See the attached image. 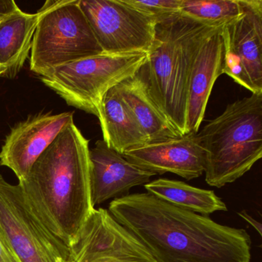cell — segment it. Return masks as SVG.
<instances>
[{"mask_svg":"<svg viewBox=\"0 0 262 262\" xmlns=\"http://www.w3.org/2000/svg\"><path fill=\"white\" fill-rule=\"evenodd\" d=\"M0 235L18 262H71L70 248L39 220L20 185L9 183L1 174Z\"/></svg>","mask_w":262,"mask_h":262,"instance_id":"obj_7","label":"cell"},{"mask_svg":"<svg viewBox=\"0 0 262 262\" xmlns=\"http://www.w3.org/2000/svg\"><path fill=\"white\" fill-rule=\"evenodd\" d=\"M79 7L105 54L148 53L157 20L125 0H79Z\"/></svg>","mask_w":262,"mask_h":262,"instance_id":"obj_8","label":"cell"},{"mask_svg":"<svg viewBox=\"0 0 262 262\" xmlns=\"http://www.w3.org/2000/svg\"><path fill=\"white\" fill-rule=\"evenodd\" d=\"M103 140L119 154L148 144L145 135L132 116L116 86L107 92L99 117Z\"/></svg>","mask_w":262,"mask_h":262,"instance_id":"obj_17","label":"cell"},{"mask_svg":"<svg viewBox=\"0 0 262 262\" xmlns=\"http://www.w3.org/2000/svg\"><path fill=\"white\" fill-rule=\"evenodd\" d=\"M116 87L148 144L182 137L151 99L146 87L136 74L122 81Z\"/></svg>","mask_w":262,"mask_h":262,"instance_id":"obj_15","label":"cell"},{"mask_svg":"<svg viewBox=\"0 0 262 262\" xmlns=\"http://www.w3.org/2000/svg\"><path fill=\"white\" fill-rule=\"evenodd\" d=\"M222 27L203 41L193 62L188 84L187 134L199 133L214 82L222 75L224 43L221 36Z\"/></svg>","mask_w":262,"mask_h":262,"instance_id":"obj_14","label":"cell"},{"mask_svg":"<svg viewBox=\"0 0 262 262\" xmlns=\"http://www.w3.org/2000/svg\"><path fill=\"white\" fill-rule=\"evenodd\" d=\"M71 262H156L108 210L94 208L70 247Z\"/></svg>","mask_w":262,"mask_h":262,"instance_id":"obj_10","label":"cell"},{"mask_svg":"<svg viewBox=\"0 0 262 262\" xmlns=\"http://www.w3.org/2000/svg\"><path fill=\"white\" fill-rule=\"evenodd\" d=\"M126 4L160 21L180 13L182 0H125Z\"/></svg>","mask_w":262,"mask_h":262,"instance_id":"obj_20","label":"cell"},{"mask_svg":"<svg viewBox=\"0 0 262 262\" xmlns=\"http://www.w3.org/2000/svg\"><path fill=\"white\" fill-rule=\"evenodd\" d=\"M196 137L205 152V182L216 188L235 182L262 157V93L229 104Z\"/></svg>","mask_w":262,"mask_h":262,"instance_id":"obj_4","label":"cell"},{"mask_svg":"<svg viewBox=\"0 0 262 262\" xmlns=\"http://www.w3.org/2000/svg\"><path fill=\"white\" fill-rule=\"evenodd\" d=\"M146 58V53H102L55 68L42 76L41 80L68 105L99 119L107 92L135 76Z\"/></svg>","mask_w":262,"mask_h":262,"instance_id":"obj_6","label":"cell"},{"mask_svg":"<svg viewBox=\"0 0 262 262\" xmlns=\"http://www.w3.org/2000/svg\"><path fill=\"white\" fill-rule=\"evenodd\" d=\"M239 0H182L180 14L212 27L223 26L241 14Z\"/></svg>","mask_w":262,"mask_h":262,"instance_id":"obj_19","label":"cell"},{"mask_svg":"<svg viewBox=\"0 0 262 262\" xmlns=\"http://www.w3.org/2000/svg\"><path fill=\"white\" fill-rule=\"evenodd\" d=\"M0 262H18L0 235Z\"/></svg>","mask_w":262,"mask_h":262,"instance_id":"obj_21","label":"cell"},{"mask_svg":"<svg viewBox=\"0 0 262 262\" xmlns=\"http://www.w3.org/2000/svg\"><path fill=\"white\" fill-rule=\"evenodd\" d=\"M241 14L221 28L222 74L251 93H262V0H239Z\"/></svg>","mask_w":262,"mask_h":262,"instance_id":"obj_9","label":"cell"},{"mask_svg":"<svg viewBox=\"0 0 262 262\" xmlns=\"http://www.w3.org/2000/svg\"><path fill=\"white\" fill-rule=\"evenodd\" d=\"M108 211L156 262H250L251 239L243 228L221 225L149 193L110 202Z\"/></svg>","mask_w":262,"mask_h":262,"instance_id":"obj_1","label":"cell"},{"mask_svg":"<svg viewBox=\"0 0 262 262\" xmlns=\"http://www.w3.org/2000/svg\"><path fill=\"white\" fill-rule=\"evenodd\" d=\"M217 28L180 13L158 21L152 46L136 73L182 136L187 135L188 84L193 62L203 41Z\"/></svg>","mask_w":262,"mask_h":262,"instance_id":"obj_3","label":"cell"},{"mask_svg":"<svg viewBox=\"0 0 262 262\" xmlns=\"http://www.w3.org/2000/svg\"><path fill=\"white\" fill-rule=\"evenodd\" d=\"M147 192L178 208L208 216L217 211H228L226 205L212 190L202 189L185 182L158 179L144 185Z\"/></svg>","mask_w":262,"mask_h":262,"instance_id":"obj_18","label":"cell"},{"mask_svg":"<svg viewBox=\"0 0 262 262\" xmlns=\"http://www.w3.org/2000/svg\"><path fill=\"white\" fill-rule=\"evenodd\" d=\"M90 191L94 208L110 199L128 195L132 188L145 185L155 176L130 163L103 139L97 141L90 150Z\"/></svg>","mask_w":262,"mask_h":262,"instance_id":"obj_13","label":"cell"},{"mask_svg":"<svg viewBox=\"0 0 262 262\" xmlns=\"http://www.w3.org/2000/svg\"><path fill=\"white\" fill-rule=\"evenodd\" d=\"M73 122V113H63L37 115L19 122L6 138L0 165L10 168L23 180L59 133Z\"/></svg>","mask_w":262,"mask_h":262,"instance_id":"obj_11","label":"cell"},{"mask_svg":"<svg viewBox=\"0 0 262 262\" xmlns=\"http://www.w3.org/2000/svg\"><path fill=\"white\" fill-rule=\"evenodd\" d=\"M40 14L39 10L32 14L19 8L0 20V67L5 77H16L24 67Z\"/></svg>","mask_w":262,"mask_h":262,"instance_id":"obj_16","label":"cell"},{"mask_svg":"<svg viewBox=\"0 0 262 262\" xmlns=\"http://www.w3.org/2000/svg\"><path fill=\"white\" fill-rule=\"evenodd\" d=\"M241 217H243L247 222L250 224V225H252L253 228H255L257 231H258L259 234L260 236L262 235L261 232V225L260 223H259L257 221L254 220L251 216H250L249 214H247L246 211H240V212L237 213Z\"/></svg>","mask_w":262,"mask_h":262,"instance_id":"obj_22","label":"cell"},{"mask_svg":"<svg viewBox=\"0 0 262 262\" xmlns=\"http://www.w3.org/2000/svg\"><path fill=\"white\" fill-rule=\"evenodd\" d=\"M122 156L130 163L155 176L171 172L191 180L205 172V152L194 133L146 144L126 151Z\"/></svg>","mask_w":262,"mask_h":262,"instance_id":"obj_12","label":"cell"},{"mask_svg":"<svg viewBox=\"0 0 262 262\" xmlns=\"http://www.w3.org/2000/svg\"><path fill=\"white\" fill-rule=\"evenodd\" d=\"M4 73H5V72H4V69L0 67V76H4Z\"/></svg>","mask_w":262,"mask_h":262,"instance_id":"obj_23","label":"cell"},{"mask_svg":"<svg viewBox=\"0 0 262 262\" xmlns=\"http://www.w3.org/2000/svg\"><path fill=\"white\" fill-rule=\"evenodd\" d=\"M79 0H49L33 36L30 70L45 76L55 68L102 54Z\"/></svg>","mask_w":262,"mask_h":262,"instance_id":"obj_5","label":"cell"},{"mask_svg":"<svg viewBox=\"0 0 262 262\" xmlns=\"http://www.w3.org/2000/svg\"><path fill=\"white\" fill-rule=\"evenodd\" d=\"M90 151L88 139L72 122L19 181L35 214L70 248L95 208L90 191Z\"/></svg>","mask_w":262,"mask_h":262,"instance_id":"obj_2","label":"cell"}]
</instances>
